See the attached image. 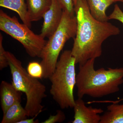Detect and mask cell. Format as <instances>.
I'll use <instances>...</instances> for the list:
<instances>
[{"mask_svg":"<svg viewBox=\"0 0 123 123\" xmlns=\"http://www.w3.org/2000/svg\"><path fill=\"white\" fill-rule=\"evenodd\" d=\"M77 22L76 15H70L63 10L59 25L48 38L42 50L40 57L43 69V78L49 79L53 74L58 58L65 43L68 40L75 38L76 34Z\"/></svg>","mask_w":123,"mask_h":123,"instance_id":"obj_5","label":"cell"},{"mask_svg":"<svg viewBox=\"0 0 123 123\" xmlns=\"http://www.w3.org/2000/svg\"><path fill=\"white\" fill-rule=\"evenodd\" d=\"M0 30L17 40L31 57H40L47 41L35 34L26 24H21L15 16L11 17L0 10Z\"/></svg>","mask_w":123,"mask_h":123,"instance_id":"obj_6","label":"cell"},{"mask_svg":"<svg viewBox=\"0 0 123 123\" xmlns=\"http://www.w3.org/2000/svg\"><path fill=\"white\" fill-rule=\"evenodd\" d=\"M95 60L91 59L79 65L76 83L78 98H102L118 92L123 84V68L95 69Z\"/></svg>","mask_w":123,"mask_h":123,"instance_id":"obj_2","label":"cell"},{"mask_svg":"<svg viewBox=\"0 0 123 123\" xmlns=\"http://www.w3.org/2000/svg\"><path fill=\"white\" fill-rule=\"evenodd\" d=\"M0 6L15 11L23 23L31 28V22L28 19L27 5L25 0H0Z\"/></svg>","mask_w":123,"mask_h":123,"instance_id":"obj_12","label":"cell"},{"mask_svg":"<svg viewBox=\"0 0 123 123\" xmlns=\"http://www.w3.org/2000/svg\"><path fill=\"white\" fill-rule=\"evenodd\" d=\"M107 108V111L101 116L99 123H123V104L112 103Z\"/></svg>","mask_w":123,"mask_h":123,"instance_id":"obj_13","label":"cell"},{"mask_svg":"<svg viewBox=\"0 0 123 123\" xmlns=\"http://www.w3.org/2000/svg\"><path fill=\"white\" fill-rule=\"evenodd\" d=\"M123 99H120V100H118V101H114V103H118L119 102H120V101H123Z\"/></svg>","mask_w":123,"mask_h":123,"instance_id":"obj_21","label":"cell"},{"mask_svg":"<svg viewBox=\"0 0 123 123\" xmlns=\"http://www.w3.org/2000/svg\"><path fill=\"white\" fill-rule=\"evenodd\" d=\"M77 0H73V1L74 3V4H75Z\"/></svg>","mask_w":123,"mask_h":123,"instance_id":"obj_23","label":"cell"},{"mask_svg":"<svg viewBox=\"0 0 123 123\" xmlns=\"http://www.w3.org/2000/svg\"><path fill=\"white\" fill-rule=\"evenodd\" d=\"M37 116H35L32 117L31 119H27L23 120L22 121H20L18 123H39L38 120H35L36 117Z\"/></svg>","mask_w":123,"mask_h":123,"instance_id":"obj_20","label":"cell"},{"mask_svg":"<svg viewBox=\"0 0 123 123\" xmlns=\"http://www.w3.org/2000/svg\"><path fill=\"white\" fill-rule=\"evenodd\" d=\"M74 116L73 123H99L100 114L104 111L101 108L87 106L82 98L75 100L73 108Z\"/></svg>","mask_w":123,"mask_h":123,"instance_id":"obj_8","label":"cell"},{"mask_svg":"<svg viewBox=\"0 0 123 123\" xmlns=\"http://www.w3.org/2000/svg\"><path fill=\"white\" fill-rule=\"evenodd\" d=\"M3 114L1 123H18L27 117L25 110L21 103L14 104Z\"/></svg>","mask_w":123,"mask_h":123,"instance_id":"obj_14","label":"cell"},{"mask_svg":"<svg viewBox=\"0 0 123 123\" xmlns=\"http://www.w3.org/2000/svg\"><path fill=\"white\" fill-rule=\"evenodd\" d=\"M3 36L0 34V70L9 66L8 62L6 55V51L5 50L2 45Z\"/></svg>","mask_w":123,"mask_h":123,"instance_id":"obj_16","label":"cell"},{"mask_svg":"<svg viewBox=\"0 0 123 123\" xmlns=\"http://www.w3.org/2000/svg\"><path fill=\"white\" fill-rule=\"evenodd\" d=\"M75 57L70 50L64 51L58 60L55 71L49 79L50 92L62 109L73 108L75 104L74 91L76 83Z\"/></svg>","mask_w":123,"mask_h":123,"instance_id":"obj_4","label":"cell"},{"mask_svg":"<svg viewBox=\"0 0 123 123\" xmlns=\"http://www.w3.org/2000/svg\"><path fill=\"white\" fill-rule=\"evenodd\" d=\"M108 17L109 20H118L123 25V12L118 5H115L114 10Z\"/></svg>","mask_w":123,"mask_h":123,"instance_id":"obj_18","label":"cell"},{"mask_svg":"<svg viewBox=\"0 0 123 123\" xmlns=\"http://www.w3.org/2000/svg\"><path fill=\"white\" fill-rule=\"evenodd\" d=\"M22 92L15 89L12 84L2 81L0 85V97L1 109L4 113L15 104L21 102Z\"/></svg>","mask_w":123,"mask_h":123,"instance_id":"obj_9","label":"cell"},{"mask_svg":"<svg viewBox=\"0 0 123 123\" xmlns=\"http://www.w3.org/2000/svg\"><path fill=\"white\" fill-rule=\"evenodd\" d=\"M63 9L67 11L70 15H75L74 4L73 0H59Z\"/></svg>","mask_w":123,"mask_h":123,"instance_id":"obj_19","label":"cell"},{"mask_svg":"<svg viewBox=\"0 0 123 123\" xmlns=\"http://www.w3.org/2000/svg\"><path fill=\"white\" fill-rule=\"evenodd\" d=\"M115 2H123V0H114Z\"/></svg>","mask_w":123,"mask_h":123,"instance_id":"obj_22","label":"cell"},{"mask_svg":"<svg viewBox=\"0 0 123 123\" xmlns=\"http://www.w3.org/2000/svg\"><path fill=\"white\" fill-rule=\"evenodd\" d=\"M63 9L59 0H52L49 9L43 16V23L40 35L49 38L55 31L61 22Z\"/></svg>","mask_w":123,"mask_h":123,"instance_id":"obj_7","label":"cell"},{"mask_svg":"<svg viewBox=\"0 0 123 123\" xmlns=\"http://www.w3.org/2000/svg\"><path fill=\"white\" fill-rule=\"evenodd\" d=\"M27 71L29 75L36 79H42L43 77V66L37 62H31L28 64Z\"/></svg>","mask_w":123,"mask_h":123,"instance_id":"obj_15","label":"cell"},{"mask_svg":"<svg viewBox=\"0 0 123 123\" xmlns=\"http://www.w3.org/2000/svg\"><path fill=\"white\" fill-rule=\"evenodd\" d=\"M10 69L12 84L26 97L25 108L27 117L37 116L43 111V100L47 97L46 87L38 79L29 75L21 62L9 51L6 52Z\"/></svg>","mask_w":123,"mask_h":123,"instance_id":"obj_3","label":"cell"},{"mask_svg":"<svg viewBox=\"0 0 123 123\" xmlns=\"http://www.w3.org/2000/svg\"><path fill=\"white\" fill-rule=\"evenodd\" d=\"M86 1L93 17L102 22L109 20L106 11L108 7L115 2L114 0H86Z\"/></svg>","mask_w":123,"mask_h":123,"instance_id":"obj_11","label":"cell"},{"mask_svg":"<svg viewBox=\"0 0 123 123\" xmlns=\"http://www.w3.org/2000/svg\"><path fill=\"white\" fill-rule=\"evenodd\" d=\"M74 9L77 27L71 51L76 63L80 65L88 60L100 57L103 42L111 36L119 35L120 31L111 23L99 21L93 17L86 0H77Z\"/></svg>","mask_w":123,"mask_h":123,"instance_id":"obj_1","label":"cell"},{"mask_svg":"<svg viewBox=\"0 0 123 123\" xmlns=\"http://www.w3.org/2000/svg\"><path fill=\"white\" fill-rule=\"evenodd\" d=\"M52 0H27V17L30 22L37 21L42 19L48 10Z\"/></svg>","mask_w":123,"mask_h":123,"instance_id":"obj_10","label":"cell"},{"mask_svg":"<svg viewBox=\"0 0 123 123\" xmlns=\"http://www.w3.org/2000/svg\"><path fill=\"white\" fill-rule=\"evenodd\" d=\"M66 119L65 114L61 110H57L56 114L54 115H50L49 118L46 119L43 123H61Z\"/></svg>","mask_w":123,"mask_h":123,"instance_id":"obj_17","label":"cell"}]
</instances>
